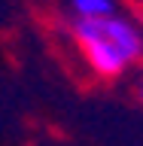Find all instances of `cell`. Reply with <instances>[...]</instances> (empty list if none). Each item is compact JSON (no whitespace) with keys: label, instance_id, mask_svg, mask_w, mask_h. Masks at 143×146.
<instances>
[{"label":"cell","instance_id":"1","mask_svg":"<svg viewBox=\"0 0 143 146\" xmlns=\"http://www.w3.org/2000/svg\"><path fill=\"white\" fill-rule=\"evenodd\" d=\"M73 40L79 43L88 67L98 76H119L143 55V34L122 15L76 18Z\"/></svg>","mask_w":143,"mask_h":146},{"label":"cell","instance_id":"2","mask_svg":"<svg viewBox=\"0 0 143 146\" xmlns=\"http://www.w3.org/2000/svg\"><path fill=\"white\" fill-rule=\"evenodd\" d=\"M76 18H107L116 15V3L113 0H70Z\"/></svg>","mask_w":143,"mask_h":146},{"label":"cell","instance_id":"3","mask_svg":"<svg viewBox=\"0 0 143 146\" xmlns=\"http://www.w3.org/2000/svg\"><path fill=\"white\" fill-rule=\"evenodd\" d=\"M140 100H143V82H140Z\"/></svg>","mask_w":143,"mask_h":146}]
</instances>
